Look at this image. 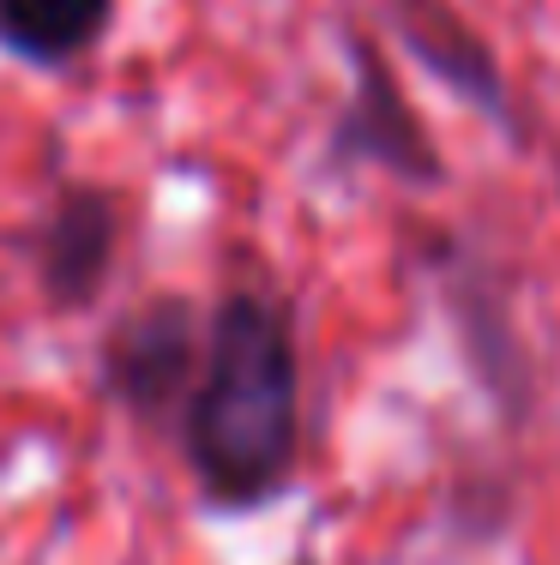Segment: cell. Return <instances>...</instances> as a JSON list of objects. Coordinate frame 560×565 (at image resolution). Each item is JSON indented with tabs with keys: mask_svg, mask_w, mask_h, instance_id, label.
<instances>
[{
	"mask_svg": "<svg viewBox=\"0 0 560 565\" xmlns=\"http://www.w3.org/2000/svg\"><path fill=\"white\" fill-rule=\"evenodd\" d=\"M181 451L211 511L242 518L289 493L302 457V349L277 295L230 289L211 307Z\"/></svg>",
	"mask_w": 560,
	"mask_h": 565,
	"instance_id": "6da1fadb",
	"label": "cell"
},
{
	"mask_svg": "<svg viewBox=\"0 0 560 565\" xmlns=\"http://www.w3.org/2000/svg\"><path fill=\"white\" fill-rule=\"evenodd\" d=\"M205 326L211 319H199V307L169 289L115 313V326L97 343L103 397L121 415H133L139 427H151V434L181 427L199 367H205Z\"/></svg>",
	"mask_w": 560,
	"mask_h": 565,
	"instance_id": "7a4b0ae2",
	"label": "cell"
},
{
	"mask_svg": "<svg viewBox=\"0 0 560 565\" xmlns=\"http://www.w3.org/2000/svg\"><path fill=\"white\" fill-rule=\"evenodd\" d=\"M344 66H350V97H344V109L326 132V157H319L326 174L380 169L398 186H440L446 181V163H440L429 120L404 97L385 49L368 31H350L344 36Z\"/></svg>",
	"mask_w": 560,
	"mask_h": 565,
	"instance_id": "3957f363",
	"label": "cell"
},
{
	"mask_svg": "<svg viewBox=\"0 0 560 565\" xmlns=\"http://www.w3.org/2000/svg\"><path fill=\"white\" fill-rule=\"evenodd\" d=\"M24 253L49 307L61 313L91 307L121 259V193L109 181H61L49 211L31 223Z\"/></svg>",
	"mask_w": 560,
	"mask_h": 565,
	"instance_id": "277c9868",
	"label": "cell"
},
{
	"mask_svg": "<svg viewBox=\"0 0 560 565\" xmlns=\"http://www.w3.org/2000/svg\"><path fill=\"white\" fill-rule=\"evenodd\" d=\"M385 31L398 36V49H404L446 97L483 109L488 120H513L506 66L495 55V43L464 19L452 0H385Z\"/></svg>",
	"mask_w": 560,
	"mask_h": 565,
	"instance_id": "5b68a950",
	"label": "cell"
},
{
	"mask_svg": "<svg viewBox=\"0 0 560 565\" xmlns=\"http://www.w3.org/2000/svg\"><path fill=\"white\" fill-rule=\"evenodd\" d=\"M115 7L121 0H0V55L36 73H61L97 55Z\"/></svg>",
	"mask_w": 560,
	"mask_h": 565,
	"instance_id": "8992f818",
	"label": "cell"
}]
</instances>
